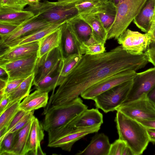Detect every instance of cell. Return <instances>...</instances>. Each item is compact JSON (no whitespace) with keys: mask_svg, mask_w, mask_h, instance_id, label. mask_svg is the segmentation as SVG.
<instances>
[{"mask_svg":"<svg viewBox=\"0 0 155 155\" xmlns=\"http://www.w3.org/2000/svg\"><path fill=\"white\" fill-rule=\"evenodd\" d=\"M149 62L145 53L133 55L124 50L121 45L99 54H84L52 94L51 106L57 107L67 105L101 80L122 71H136Z\"/></svg>","mask_w":155,"mask_h":155,"instance_id":"cell-1","label":"cell"},{"mask_svg":"<svg viewBox=\"0 0 155 155\" xmlns=\"http://www.w3.org/2000/svg\"><path fill=\"white\" fill-rule=\"evenodd\" d=\"M115 121L119 138L126 143L133 155L142 154L150 142L147 129L137 121L118 111Z\"/></svg>","mask_w":155,"mask_h":155,"instance_id":"cell-2","label":"cell"},{"mask_svg":"<svg viewBox=\"0 0 155 155\" xmlns=\"http://www.w3.org/2000/svg\"><path fill=\"white\" fill-rule=\"evenodd\" d=\"M24 10L32 12L34 15H37L50 24L66 22L79 15L74 3L51 2L46 0L29 5Z\"/></svg>","mask_w":155,"mask_h":155,"instance_id":"cell-3","label":"cell"},{"mask_svg":"<svg viewBox=\"0 0 155 155\" xmlns=\"http://www.w3.org/2000/svg\"><path fill=\"white\" fill-rule=\"evenodd\" d=\"M79 97L65 106L55 107L51 106L46 110L42 124L44 130L65 125L87 109Z\"/></svg>","mask_w":155,"mask_h":155,"instance_id":"cell-4","label":"cell"},{"mask_svg":"<svg viewBox=\"0 0 155 155\" xmlns=\"http://www.w3.org/2000/svg\"><path fill=\"white\" fill-rule=\"evenodd\" d=\"M147 0H121L116 6V18L107 40L117 39L138 14Z\"/></svg>","mask_w":155,"mask_h":155,"instance_id":"cell-5","label":"cell"},{"mask_svg":"<svg viewBox=\"0 0 155 155\" xmlns=\"http://www.w3.org/2000/svg\"><path fill=\"white\" fill-rule=\"evenodd\" d=\"M101 125L78 128L69 131L63 126L49 130L48 146L51 147L61 148L70 152L77 141L89 134L97 132Z\"/></svg>","mask_w":155,"mask_h":155,"instance_id":"cell-6","label":"cell"},{"mask_svg":"<svg viewBox=\"0 0 155 155\" xmlns=\"http://www.w3.org/2000/svg\"><path fill=\"white\" fill-rule=\"evenodd\" d=\"M133 80L117 85L94 97L93 100L96 107L105 113L116 110L126 99L133 84Z\"/></svg>","mask_w":155,"mask_h":155,"instance_id":"cell-7","label":"cell"},{"mask_svg":"<svg viewBox=\"0 0 155 155\" xmlns=\"http://www.w3.org/2000/svg\"><path fill=\"white\" fill-rule=\"evenodd\" d=\"M116 110L135 120H155V104L146 95L122 104L117 108Z\"/></svg>","mask_w":155,"mask_h":155,"instance_id":"cell-8","label":"cell"},{"mask_svg":"<svg viewBox=\"0 0 155 155\" xmlns=\"http://www.w3.org/2000/svg\"><path fill=\"white\" fill-rule=\"evenodd\" d=\"M152 31L144 34L127 29L117 38L124 50L134 55L142 54L149 48Z\"/></svg>","mask_w":155,"mask_h":155,"instance_id":"cell-9","label":"cell"},{"mask_svg":"<svg viewBox=\"0 0 155 155\" xmlns=\"http://www.w3.org/2000/svg\"><path fill=\"white\" fill-rule=\"evenodd\" d=\"M137 73L135 71L129 70L116 73L92 85L80 95L84 99L93 100L97 96L106 91L133 80Z\"/></svg>","mask_w":155,"mask_h":155,"instance_id":"cell-10","label":"cell"},{"mask_svg":"<svg viewBox=\"0 0 155 155\" xmlns=\"http://www.w3.org/2000/svg\"><path fill=\"white\" fill-rule=\"evenodd\" d=\"M37 54L8 61L0 62V67L5 70L7 80L25 79L34 73Z\"/></svg>","mask_w":155,"mask_h":155,"instance_id":"cell-11","label":"cell"},{"mask_svg":"<svg viewBox=\"0 0 155 155\" xmlns=\"http://www.w3.org/2000/svg\"><path fill=\"white\" fill-rule=\"evenodd\" d=\"M127 97L123 103L130 102L147 95L155 87V67L137 73Z\"/></svg>","mask_w":155,"mask_h":155,"instance_id":"cell-12","label":"cell"},{"mask_svg":"<svg viewBox=\"0 0 155 155\" xmlns=\"http://www.w3.org/2000/svg\"><path fill=\"white\" fill-rule=\"evenodd\" d=\"M50 24L35 15L19 25L14 30L0 37L1 48H6L12 41L27 35Z\"/></svg>","mask_w":155,"mask_h":155,"instance_id":"cell-13","label":"cell"},{"mask_svg":"<svg viewBox=\"0 0 155 155\" xmlns=\"http://www.w3.org/2000/svg\"><path fill=\"white\" fill-rule=\"evenodd\" d=\"M63 57L60 45L48 53L40 58H38L35 71V78L33 83L42 80L51 72L57 69Z\"/></svg>","mask_w":155,"mask_h":155,"instance_id":"cell-14","label":"cell"},{"mask_svg":"<svg viewBox=\"0 0 155 155\" xmlns=\"http://www.w3.org/2000/svg\"><path fill=\"white\" fill-rule=\"evenodd\" d=\"M62 35L61 45L63 57H67L73 54L82 55L85 54L84 47L74 32L71 26L67 22L61 25Z\"/></svg>","mask_w":155,"mask_h":155,"instance_id":"cell-15","label":"cell"},{"mask_svg":"<svg viewBox=\"0 0 155 155\" xmlns=\"http://www.w3.org/2000/svg\"><path fill=\"white\" fill-rule=\"evenodd\" d=\"M103 116L98 109H87L65 126L70 130L101 125Z\"/></svg>","mask_w":155,"mask_h":155,"instance_id":"cell-16","label":"cell"},{"mask_svg":"<svg viewBox=\"0 0 155 155\" xmlns=\"http://www.w3.org/2000/svg\"><path fill=\"white\" fill-rule=\"evenodd\" d=\"M44 130L42 124L34 117L27 143L25 155L45 154L42 151L40 145L44 139Z\"/></svg>","mask_w":155,"mask_h":155,"instance_id":"cell-17","label":"cell"},{"mask_svg":"<svg viewBox=\"0 0 155 155\" xmlns=\"http://www.w3.org/2000/svg\"><path fill=\"white\" fill-rule=\"evenodd\" d=\"M39 41L6 48L0 55V62L8 61L37 54Z\"/></svg>","mask_w":155,"mask_h":155,"instance_id":"cell-18","label":"cell"},{"mask_svg":"<svg viewBox=\"0 0 155 155\" xmlns=\"http://www.w3.org/2000/svg\"><path fill=\"white\" fill-rule=\"evenodd\" d=\"M111 144L108 137L104 133L96 134L89 144L77 155H109Z\"/></svg>","mask_w":155,"mask_h":155,"instance_id":"cell-19","label":"cell"},{"mask_svg":"<svg viewBox=\"0 0 155 155\" xmlns=\"http://www.w3.org/2000/svg\"><path fill=\"white\" fill-rule=\"evenodd\" d=\"M84 13L90 14L96 16L108 32L115 21L117 14V7L108 0L103 4Z\"/></svg>","mask_w":155,"mask_h":155,"instance_id":"cell-20","label":"cell"},{"mask_svg":"<svg viewBox=\"0 0 155 155\" xmlns=\"http://www.w3.org/2000/svg\"><path fill=\"white\" fill-rule=\"evenodd\" d=\"M67 22L70 24L77 36L83 44L89 45L97 43L93 38L91 28L79 15L71 18Z\"/></svg>","mask_w":155,"mask_h":155,"instance_id":"cell-21","label":"cell"},{"mask_svg":"<svg viewBox=\"0 0 155 155\" xmlns=\"http://www.w3.org/2000/svg\"><path fill=\"white\" fill-rule=\"evenodd\" d=\"M34 15L30 11L0 6V22L18 25Z\"/></svg>","mask_w":155,"mask_h":155,"instance_id":"cell-22","label":"cell"},{"mask_svg":"<svg viewBox=\"0 0 155 155\" xmlns=\"http://www.w3.org/2000/svg\"><path fill=\"white\" fill-rule=\"evenodd\" d=\"M48 93L36 90L20 103V110L29 112L45 107L48 103Z\"/></svg>","mask_w":155,"mask_h":155,"instance_id":"cell-23","label":"cell"},{"mask_svg":"<svg viewBox=\"0 0 155 155\" xmlns=\"http://www.w3.org/2000/svg\"><path fill=\"white\" fill-rule=\"evenodd\" d=\"M155 0H147L133 21L141 31L146 33L151 29L154 12Z\"/></svg>","mask_w":155,"mask_h":155,"instance_id":"cell-24","label":"cell"},{"mask_svg":"<svg viewBox=\"0 0 155 155\" xmlns=\"http://www.w3.org/2000/svg\"><path fill=\"white\" fill-rule=\"evenodd\" d=\"M65 23L60 22L50 24L32 33L12 41L7 46L6 48H12L29 43L39 41Z\"/></svg>","mask_w":155,"mask_h":155,"instance_id":"cell-25","label":"cell"},{"mask_svg":"<svg viewBox=\"0 0 155 155\" xmlns=\"http://www.w3.org/2000/svg\"><path fill=\"white\" fill-rule=\"evenodd\" d=\"M34 117L24 127L17 131L11 149L8 155H25L26 146Z\"/></svg>","mask_w":155,"mask_h":155,"instance_id":"cell-26","label":"cell"},{"mask_svg":"<svg viewBox=\"0 0 155 155\" xmlns=\"http://www.w3.org/2000/svg\"><path fill=\"white\" fill-rule=\"evenodd\" d=\"M61 25L39 41V47L37 53L38 58H40L60 45L61 41Z\"/></svg>","mask_w":155,"mask_h":155,"instance_id":"cell-27","label":"cell"},{"mask_svg":"<svg viewBox=\"0 0 155 155\" xmlns=\"http://www.w3.org/2000/svg\"><path fill=\"white\" fill-rule=\"evenodd\" d=\"M79 15L91 28L93 36L96 42L105 44L107 40V32L98 17L87 13H81Z\"/></svg>","mask_w":155,"mask_h":155,"instance_id":"cell-28","label":"cell"},{"mask_svg":"<svg viewBox=\"0 0 155 155\" xmlns=\"http://www.w3.org/2000/svg\"><path fill=\"white\" fill-rule=\"evenodd\" d=\"M35 78L34 73L25 79L16 88L8 95L10 101L6 108L16 102L21 101L29 94Z\"/></svg>","mask_w":155,"mask_h":155,"instance_id":"cell-29","label":"cell"},{"mask_svg":"<svg viewBox=\"0 0 155 155\" xmlns=\"http://www.w3.org/2000/svg\"><path fill=\"white\" fill-rule=\"evenodd\" d=\"M57 69L51 72L40 81L33 84L35 88L48 93L51 91H54L55 88L61 84L64 78L60 75Z\"/></svg>","mask_w":155,"mask_h":155,"instance_id":"cell-30","label":"cell"},{"mask_svg":"<svg viewBox=\"0 0 155 155\" xmlns=\"http://www.w3.org/2000/svg\"><path fill=\"white\" fill-rule=\"evenodd\" d=\"M82 56L78 54H73L66 58L63 57L57 69L60 75L64 77L67 76L80 61Z\"/></svg>","mask_w":155,"mask_h":155,"instance_id":"cell-31","label":"cell"},{"mask_svg":"<svg viewBox=\"0 0 155 155\" xmlns=\"http://www.w3.org/2000/svg\"><path fill=\"white\" fill-rule=\"evenodd\" d=\"M20 103L21 101L15 103L0 114V130L4 127L6 129L15 116L20 110L19 106Z\"/></svg>","mask_w":155,"mask_h":155,"instance_id":"cell-32","label":"cell"},{"mask_svg":"<svg viewBox=\"0 0 155 155\" xmlns=\"http://www.w3.org/2000/svg\"><path fill=\"white\" fill-rule=\"evenodd\" d=\"M106 2L98 0L87 1L76 4L75 7L80 14L85 13Z\"/></svg>","mask_w":155,"mask_h":155,"instance_id":"cell-33","label":"cell"},{"mask_svg":"<svg viewBox=\"0 0 155 155\" xmlns=\"http://www.w3.org/2000/svg\"><path fill=\"white\" fill-rule=\"evenodd\" d=\"M34 110L27 112L26 114L1 139L2 140L9 134L18 131L24 127L34 117Z\"/></svg>","mask_w":155,"mask_h":155,"instance_id":"cell-34","label":"cell"},{"mask_svg":"<svg viewBox=\"0 0 155 155\" xmlns=\"http://www.w3.org/2000/svg\"><path fill=\"white\" fill-rule=\"evenodd\" d=\"M17 132L9 134L2 140L0 141V155H8L11 149Z\"/></svg>","mask_w":155,"mask_h":155,"instance_id":"cell-35","label":"cell"},{"mask_svg":"<svg viewBox=\"0 0 155 155\" xmlns=\"http://www.w3.org/2000/svg\"><path fill=\"white\" fill-rule=\"evenodd\" d=\"M28 2L26 0H0V6L23 10Z\"/></svg>","mask_w":155,"mask_h":155,"instance_id":"cell-36","label":"cell"},{"mask_svg":"<svg viewBox=\"0 0 155 155\" xmlns=\"http://www.w3.org/2000/svg\"><path fill=\"white\" fill-rule=\"evenodd\" d=\"M127 146L124 141L119 138L111 144L109 155H124Z\"/></svg>","mask_w":155,"mask_h":155,"instance_id":"cell-37","label":"cell"},{"mask_svg":"<svg viewBox=\"0 0 155 155\" xmlns=\"http://www.w3.org/2000/svg\"><path fill=\"white\" fill-rule=\"evenodd\" d=\"M83 45L84 47V54L95 55L103 53L105 51L104 44L102 43H97L89 45Z\"/></svg>","mask_w":155,"mask_h":155,"instance_id":"cell-38","label":"cell"},{"mask_svg":"<svg viewBox=\"0 0 155 155\" xmlns=\"http://www.w3.org/2000/svg\"><path fill=\"white\" fill-rule=\"evenodd\" d=\"M25 79H16L7 80L4 90V95L9 94L13 91Z\"/></svg>","mask_w":155,"mask_h":155,"instance_id":"cell-39","label":"cell"},{"mask_svg":"<svg viewBox=\"0 0 155 155\" xmlns=\"http://www.w3.org/2000/svg\"><path fill=\"white\" fill-rule=\"evenodd\" d=\"M18 25L8 23L0 22V37L11 32Z\"/></svg>","mask_w":155,"mask_h":155,"instance_id":"cell-40","label":"cell"},{"mask_svg":"<svg viewBox=\"0 0 155 155\" xmlns=\"http://www.w3.org/2000/svg\"><path fill=\"white\" fill-rule=\"evenodd\" d=\"M28 112L24 110H20L15 116L9 125L6 129L4 135L1 138V139L3 136L10 130L17 122L26 114Z\"/></svg>","mask_w":155,"mask_h":155,"instance_id":"cell-41","label":"cell"},{"mask_svg":"<svg viewBox=\"0 0 155 155\" xmlns=\"http://www.w3.org/2000/svg\"><path fill=\"white\" fill-rule=\"evenodd\" d=\"M145 53L147 57L149 62L155 67V46L149 47Z\"/></svg>","mask_w":155,"mask_h":155,"instance_id":"cell-42","label":"cell"},{"mask_svg":"<svg viewBox=\"0 0 155 155\" xmlns=\"http://www.w3.org/2000/svg\"><path fill=\"white\" fill-rule=\"evenodd\" d=\"M9 101V98L7 94H4L0 98V114L6 108Z\"/></svg>","mask_w":155,"mask_h":155,"instance_id":"cell-43","label":"cell"},{"mask_svg":"<svg viewBox=\"0 0 155 155\" xmlns=\"http://www.w3.org/2000/svg\"><path fill=\"white\" fill-rule=\"evenodd\" d=\"M136 120L138 122L147 129H155V120Z\"/></svg>","mask_w":155,"mask_h":155,"instance_id":"cell-44","label":"cell"},{"mask_svg":"<svg viewBox=\"0 0 155 155\" xmlns=\"http://www.w3.org/2000/svg\"><path fill=\"white\" fill-rule=\"evenodd\" d=\"M150 142L155 143V129H147Z\"/></svg>","mask_w":155,"mask_h":155,"instance_id":"cell-45","label":"cell"},{"mask_svg":"<svg viewBox=\"0 0 155 155\" xmlns=\"http://www.w3.org/2000/svg\"><path fill=\"white\" fill-rule=\"evenodd\" d=\"M95 0H58V1L65 3H73L77 4L87 1ZM103 2H107L108 0H98Z\"/></svg>","mask_w":155,"mask_h":155,"instance_id":"cell-46","label":"cell"},{"mask_svg":"<svg viewBox=\"0 0 155 155\" xmlns=\"http://www.w3.org/2000/svg\"><path fill=\"white\" fill-rule=\"evenodd\" d=\"M147 97L155 104V87L148 93Z\"/></svg>","mask_w":155,"mask_h":155,"instance_id":"cell-47","label":"cell"},{"mask_svg":"<svg viewBox=\"0 0 155 155\" xmlns=\"http://www.w3.org/2000/svg\"><path fill=\"white\" fill-rule=\"evenodd\" d=\"M155 46V29L152 31V37L149 47Z\"/></svg>","mask_w":155,"mask_h":155,"instance_id":"cell-48","label":"cell"},{"mask_svg":"<svg viewBox=\"0 0 155 155\" xmlns=\"http://www.w3.org/2000/svg\"><path fill=\"white\" fill-rule=\"evenodd\" d=\"M155 29V1L154 3V15L153 17V22L150 31H152L154 29Z\"/></svg>","mask_w":155,"mask_h":155,"instance_id":"cell-49","label":"cell"},{"mask_svg":"<svg viewBox=\"0 0 155 155\" xmlns=\"http://www.w3.org/2000/svg\"><path fill=\"white\" fill-rule=\"evenodd\" d=\"M28 3L29 5H32L38 3L39 0H26Z\"/></svg>","mask_w":155,"mask_h":155,"instance_id":"cell-50","label":"cell"},{"mask_svg":"<svg viewBox=\"0 0 155 155\" xmlns=\"http://www.w3.org/2000/svg\"><path fill=\"white\" fill-rule=\"evenodd\" d=\"M5 74H7L6 72L5 69L1 67H0V76L1 78Z\"/></svg>","mask_w":155,"mask_h":155,"instance_id":"cell-51","label":"cell"},{"mask_svg":"<svg viewBox=\"0 0 155 155\" xmlns=\"http://www.w3.org/2000/svg\"><path fill=\"white\" fill-rule=\"evenodd\" d=\"M116 6L121 0H109Z\"/></svg>","mask_w":155,"mask_h":155,"instance_id":"cell-52","label":"cell"}]
</instances>
